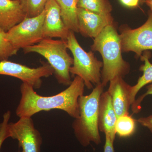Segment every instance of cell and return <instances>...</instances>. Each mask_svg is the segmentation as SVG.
I'll use <instances>...</instances> for the list:
<instances>
[{
    "label": "cell",
    "mask_w": 152,
    "mask_h": 152,
    "mask_svg": "<svg viewBox=\"0 0 152 152\" xmlns=\"http://www.w3.org/2000/svg\"><path fill=\"white\" fill-rule=\"evenodd\" d=\"M85 85L81 78L76 76L66 89L50 96L38 94L34 87L26 83L21 85V97L16 114L19 118L30 117L42 111L58 109L76 119L80 115L79 98L84 95Z\"/></svg>",
    "instance_id": "6da1fadb"
},
{
    "label": "cell",
    "mask_w": 152,
    "mask_h": 152,
    "mask_svg": "<svg viewBox=\"0 0 152 152\" xmlns=\"http://www.w3.org/2000/svg\"><path fill=\"white\" fill-rule=\"evenodd\" d=\"M91 47L92 50L99 52L102 57L101 83L104 86L115 77L124 78L129 73L130 66L123 59L119 34L115 23L106 26L94 38Z\"/></svg>",
    "instance_id": "7a4b0ae2"
},
{
    "label": "cell",
    "mask_w": 152,
    "mask_h": 152,
    "mask_svg": "<svg viewBox=\"0 0 152 152\" xmlns=\"http://www.w3.org/2000/svg\"><path fill=\"white\" fill-rule=\"evenodd\" d=\"M104 88L101 83L89 94L79 98L80 115L75 119L72 126L77 140L83 146H88L91 142L97 145L102 143L98 127V109Z\"/></svg>",
    "instance_id": "3957f363"
},
{
    "label": "cell",
    "mask_w": 152,
    "mask_h": 152,
    "mask_svg": "<svg viewBox=\"0 0 152 152\" xmlns=\"http://www.w3.org/2000/svg\"><path fill=\"white\" fill-rule=\"evenodd\" d=\"M66 41L44 38L38 44L23 48L25 54L37 53L46 59L54 70L56 79L60 84L69 86L71 80L70 68L73 58L68 53Z\"/></svg>",
    "instance_id": "277c9868"
},
{
    "label": "cell",
    "mask_w": 152,
    "mask_h": 152,
    "mask_svg": "<svg viewBox=\"0 0 152 152\" xmlns=\"http://www.w3.org/2000/svg\"><path fill=\"white\" fill-rule=\"evenodd\" d=\"M74 33L70 30L66 40L68 49L73 56V64L70 68V73L81 78L87 88L93 89V85L96 86L102 83L103 62L98 60L92 51L87 52L82 48Z\"/></svg>",
    "instance_id": "5b68a950"
},
{
    "label": "cell",
    "mask_w": 152,
    "mask_h": 152,
    "mask_svg": "<svg viewBox=\"0 0 152 152\" xmlns=\"http://www.w3.org/2000/svg\"><path fill=\"white\" fill-rule=\"evenodd\" d=\"M45 10L35 17L26 18L6 32V39L18 51L41 42L44 39L43 26Z\"/></svg>",
    "instance_id": "8992f818"
},
{
    "label": "cell",
    "mask_w": 152,
    "mask_h": 152,
    "mask_svg": "<svg viewBox=\"0 0 152 152\" xmlns=\"http://www.w3.org/2000/svg\"><path fill=\"white\" fill-rule=\"evenodd\" d=\"M119 34L122 53L133 52L137 58L145 51L152 50V12L148 11V20L136 29L124 26L120 28Z\"/></svg>",
    "instance_id": "52a82bcc"
},
{
    "label": "cell",
    "mask_w": 152,
    "mask_h": 152,
    "mask_svg": "<svg viewBox=\"0 0 152 152\" xmlns=\"http://www.w3.org/2000/svg\"><path fill=\"white\" fill-rule=\"evenodd\" d=\"M53 74L54 70L49 64H44L39 67L32 68L8 60L0 61V75L20 79L34 89L40 88L42 78L48 77Z\"/></svg>",
    "instance_id": "ba28073f"
},
{
    "label": "cell",
    "mask_w": 152,
    "mask_h": 152,
    "mask_svg": "<svg viewBox=\"0 0 152 152\" xmlns=\"http://www.w3.org/2000/svg\"><path fill=\"white\" fill-rule=\"evenodd\" d=\"M10 137L18 140L22 152H41L42 138L30 117H22L16 123H9Z\"/></svg>",
    "instance_id": "9c48e42d"
},
{
    "label": "cell",
    "mask_w": 152,
    "mask_h": 152,
    "mask_svg": "<svg viewBox=\"0 0 152 152\" xmlns=\"http://www.w3.org/2000/svg\"><path fill=\"white\" fill-rule=\"evenodd\" d=\"M77 17L79 33L85 37H96L106 26L114 23L111 14L101 15L79 8Z\"/></svg>",
    "instance_id": "30bf717a"
},
{
    "label": "cell",
    "mask_w": 152,
    "mask_h": 152,
    "mask_svg": "<svg viewBox=\"0 0 152 152\" xmlns=\"http://www.w3.org/2000/svg\"><path fill=\"white\" fill-rule=\"evenodd\" d=\"M45 10L46 15L43 26L44 39L59 38L66 41L70 30L64 23L58 4L54 0H48Z\"/></svg>",
    "instance_id": "8fae6325"
},
{
    "label": "cell",
    "mask_w": 152,
    "mask_h": 152,
    "mask_svg": "<svg viewBox=\"0 0 152 152\" xmlns=\"http://www.w3.org/2000/svg\"><path fill=\"white\" fill-rule=\"evenodd\" d=\"M131 86L124 78L117 76L110 81L108 90L117 118L129 113L132 105L130 97Z\"/></svg>",
    "instance_id": "7c38bea8"
},
{
    "label": "cell",
    "mask_w": 152,
    "mask_h": 152,
    "mask_svg": "<svg viewBox=\"0 0 152 152\" xmlns=\"http://www.w3.org/2000/svg\"><path fill=\"white\" fill-rule=\"evenodd\" d=\"M117 118L114 109L111 97L107 91L102 93L98 109V127L99 132L110 136L115 141V126Z\"/></svg>",
    "instance_id": "4fadbf2b"
},
{
    "label": "cell",
    "mask_w": 152,
    "mask_h": 152,
    "mask_svg": "<svg viewBox=\"0 0 152 152\" xmlns=\"http://www.w3.org/2000/svg\"><path fill=\"white\" fill-rule=\"evenodd\" d=\"M26 18L18 0H0V28L7 32Z\"/></svg>",
    "instance_id": "5bb4252c"
},
{
    "label": "cell",
    "mask_w": 152,
    "mask_h": 152,
    "mask_svg": "<svg viewBox=\"0 0 152 152\" xmlns=\"http://www.w3.org/2000/svg\"><path fill=\"white\" fill-rule=\"evenodd\" d=\"M61 10L64 23L69 30L79 33L77 17V0H54Z\"/></svg>",
    "instance_id": "9a60e30c"
},
{
    "label": "cell",
    "mask_w": 152,
    "mask_h": 152,
    "mask_svg": "<svg viewBox=\"0 0 152 152\" xmlns=\"http://www.w3.org/2000/svg\"><path fill=\"white\" fill-rule=\"evenodd\" d=\"M151 56V52L145 51L140 57L141 61L144 62V64L140 66L139 70L142 72L143 75L139 78L136 85L131 86L130 97L132 104L135 101L136 96L140 90L145 86L152 83V64L149 61Z\"/></svg>",
    "instance_id": "2e32d148"
},
{
    "label": "cell",
    "mask_w": 152,
    "mask_h": 152,
    "mask_svg": "<svg viewBox=\"0 0 152 152\" xmlns=\"http://www.w3.org/2000/svg\"><path fill=\"white\" fill-rule=\"evenodd\" d=\"M137 120L129 114L117 118L115 126L116 134L120 137H128L135 132Z\"/></svg>",
    "instance_id": "e0dca14e"
},
{
    "label": "cell",
    "mask_w": 152,
    "mask_h": 152,
    "mask_svg": "<svg viewBox=\"0 0 152 152\" xmlns=\"http://www.w3.org/2000/svg\"><path fill=\"white\" fill-rule=\"evenodd\" d=\"M77 7L101 15L111 14L113 10L109 0H77Z\"/></svg>",
    "instance_id": "ac0fdd59"
},
{
    "label": "cell",
    "mask_w": 152,
    "mask_h": 152,
    "mask_svg": "<svg viewBox=\"0 0 152 152\" xmlns=\"http://www.w3.org/2000/svg\"><path fill=\"white\" fill-rule=\"evenodd\" d=\"M23 11L27 18H33L40 15L48 0H18Z\"/></svg>",
    "instance_id": "d6986e66"
},
{
    "label": "cell",
    "mask_w": 152,
    "mask_h": 152,
    "mask_svg": "<svg viewBox=\"0 0 152 152\" xmlns=\"http://www.w3.org/2000/svg\"><path fill=\"white\" fill-rule=\"evenodd\" d=\"M6 32L0 28V61L8 60L9 58L16 55L18 51L7 40Z\"/></svg>",
    "instance_id": "ffe728a7"
},
{
    "label": "cell",
    "mask_w": 152,
    "mask_h": 152,
    "mask_svg": "<svg viewBox=\"0 0 152 152\" xmlns=\"http://www.w3.org/2000/svg\"><path fill=\"white\" fill-rule=\"evenodd\" d=\"M11 116L10 111L6 112L3 115L2 121L0 124V150L4 141L8 138L10 137L9 122Z\"/></svg>",
    "instance_id": "44dd1931"
},
{
    "label": "cell",
    "mask_w": 152,
    "mask_h": 152,
    "mask_svg": "<svg viewBox=\"0 0 152 152\" xmlns=\"http://www.w3.org/2000/svg\"><path fill=\"white\" fill-rule=\"evenodd\" d=\"M147 91L145 94L142 95L134 102L131 106L132 110L134 113L137 114L140 111L141 104L142 102L145 97L148 95H152V83L146 86Z\"/></svg>",
    "instance_id": "7402d4cb"
},
{
    "label": "cell",
    "mask_w": 152,
    "mask_h": 152,
    "mask_svg": "<svg viewBox=\"0 0 152 152\" xmlns=\"http://www.w3.org/2000/svg\"><path fill=\"white\" fill-rule=\"evenodd\" d=\"M137 121V122H138L143 126L147 128L152 134V115L148 117H141Z\"/></svg>",
    "instance_id": "603a6c76"
},
{
    "label": "cell",
    "mask_w": 152,
    "mask_h": 152,
    "mask_svg": "<svg viewBox=\"0 0 152 152\" xmlns=\"http://www.w3.org/2000/svg\"><path fill=\"white\" fill-rule=\"evenodd\" d=\"M105 135V142L104 146V152H115L114 148V142L107 134Z\"/></svg>",
    "instance_id": "cb8c5ba5"
},
{
    "label": "cell",
    "mask_w": 152,
    "mask_h": 152,
    "mask_svg": "<svg viewBox=\"0 0 152 152\" xmlns=\"http://www.w3.org/2000/svg\"><path fill=\"white\" fill-rule=\"evenodd\" d=\"M121 3L124 6L129 8H135L138 7L140 0H119Z\"/></svg>",
    "instance_id": "d4e9b609"
},
{
    "label": "cell",
    "mask_w": 152,
    "mask_h": 152,
    "mask_svg": "<svg viewBox=\"0 0 152 152\" xmlns=\"http://www.w3.org/2000/svg\"><path fill=\"white\" fill-rule=\"evenodd\" d=\"M145 3L150 8V10L152 12V0H146Z\"/></svg>",
    "instance_id": "484cf974"
},
{
    "label": "cell",
    "mask_w": 152,
    "mask_h": 152,
    "mask_svg": "<svg viewBox=\"0 0 152 152\" xmlns=\"http://www.w3.org/2000/svg\"><path fill=\"white\" fill-rule=\"evenodd\" d=\"M146 0H140V3L142 4H144V3H145V2L146 1Z\"/></svg>",
    "instance_id": "4316f807"
},
{
    "label": "cell",
    "mask_w": 152,
    "mask_h": 152,
    "mask_svg": "<svg viewBox=\"0 0 152 152\" xmlns=\"http://www.w3.org/2000/svg\"><path fill=\"white\" fill-rule=\"evenodd\" d=\"M19 152H22V151L21 152L19 151Z\"/></svg>",
    "instance_id": "83f0119b"
},
{
    "label": "cell",
    "mask_w": 152,
    "mask_h": 152,
    "mask_svg": "<svg viewBox=\"0 0 152 152\" xmlns=\"http://www.w3.org/2000/svg\"><path fill=\"white\" fill-rule=\"evenodd\" d=\"M12 1H15V0H12Z\"/></svg>",
    "instance_id": "f1b7e54d"
}]
</instances>
